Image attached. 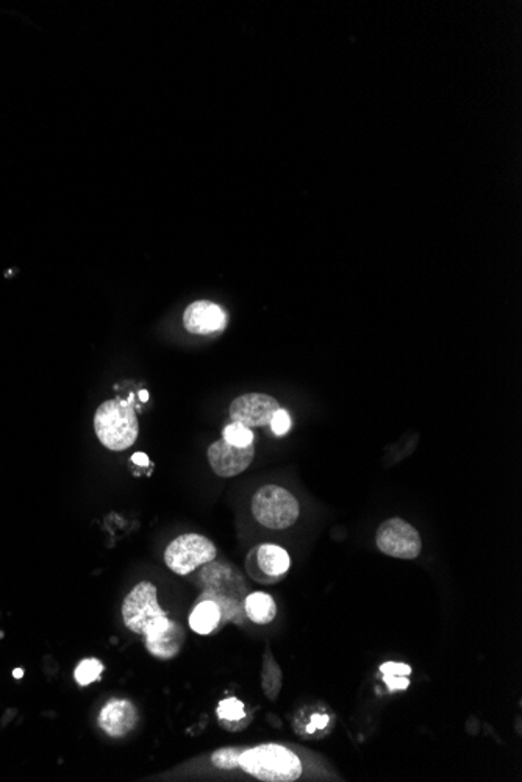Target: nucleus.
I'll use <instances>...</instances> for the list:
<instances>
[{"instance_id":"nucleus-25","label":"nucleus","mask_w":522,"mask_h":782,"mask_svg":"<svg viewBox=\"0 0 522 782\" xmlns=\"http://www.w3.org/2000/svg\"><path fill=\"white\" fill-rule=\"evenodd\" d=\"M140 399H141V401H147V400H149L147 390H141V392H140Z\"/></svg>"},{"instance_id":"nucleus-23","label":"nucleus","mask_w":522,"mask_h":782,"mask_svg":"<svg viewBox=\"0 0 522 782\" xmlns=\"http://www.w3.org/2000/svg\"><path fill=\"white\" fill-rule=\"evenodd\" d=\"M328 723V717L327 715H321V714H316L311 717V725L308 726L310 731L313 729H322V727H326Z\"/></svg>"},{"instance_id":"nucleus-2","label":"nucleus","mask_w":522,"mask_h":782,"mask_svg":"<svg viewBox=\"0 0 522 782\" xmlns=\"http://www.w3.org/2000/svg\"><path fill=\"white\" fill-rule=\"evenodd\" d=\"M94 431L99 442L108 450L130 448L140 435L135 406L122 399L104 401L94 414Z\"/></svg>"},{"instance_id":"nucleus-13","label":"nucleus","mask_w":522,"mask_h":782,"mask_svg":"<svg viewBox=\"0 0 522 782\" xmlns=\"http://www.w3.org/2000/svg\"><path fill=\"white\" fill-rule=\"evenodd\" d=\"M222 620V609L218 601L202 597L194 606L189 616V627L194 633L208 636L219 628Z\"/></svg>"},{"instance_id":"nucleus-17","label":"nucleus","mask_w":522,"mask_h":782,"mask_svg":"<svg viewBox=\"0 0 522 782\" xmlns=\"http://www.w3.org/2000/svg\"><path fill=\"white\" fill-rule=\"evenodd\" d=\"M102 671H104V664L99 659H85L77 665L74 678L79 685H89L91 683L97 681Z\"/></svg>"},{"instance_id":"nucleus-7","label":"nucleus","mask_w":522,"mask_h":782,"mask_svg":"<svg viewBox=\"0 0 522 782\" xmlns=\"http://www.w3.org/2000/svg\"><path fill=\"white\" fill-rule=\"evenodd\" d=\"M291 557L285 549L274 544L254 546L245 557L249 576L261 584H275L290 571Z\"/></svg>"},{"instance_id":"nucleus-12","label":"nucleus","mask_w":522,"mask_h":782,"mask_svg":"<svg viewBox=\"0 0 522 782\" xmlns=\"http://www.w3.org/2000/svg\"><path fill=\"white\" fill-rule=\"evenodd\" d=\"M138 712L127 700H113L106 703L99 715V725L110 737H125L135 729Z\"/></svg>"},{"instance_id":"nucleus-6","label":"nucleus","mask_w":522,"mask_h":782,"mask_svg":"<svg viewBox=\"0 0 522 782\" xmlns=\"http://www.w3.org/2000/svg\"><path fill=\"white\" fill-rule=\"evenodd\" d=\"M375 544L383 555L395 559H416L422 550L418 529L400 517L382 523L375 533Z\"/></svg>"},{"instance_id":"nucleus-24","label":"nucleus","mask_w":522,"mask_h":782,"mask_svg":"<svg viewBox=\"0 0 522 782\" xmlns=\"http://www.w3.org/2000/svg\"><path fill=\"white\" fill-rule=\"evenodd\" d=\"M131 462H133V464L141 466V467H146V466L151 464V461H149L147 455L141 453V451H140V453H135L133 456H131Z\"/></svg>"},{"instance_id":"nucleus-21","label":"nucleus","mask_w":522,"mask_h":782,"mask_svg":"<svg viewBox=\"0 0 522 782\" xmlns=\"http://www.w3.org/2000/svg\"><path fill=\"white\" fill-rule=\"evenodd\" d=\"M380 671L383 675H395V676H408L411 673V667L400 662H385L380 665Z\"/></svg>"},{"instance_id":"nucleus-22","label":"nucleus","mask_w":522,"mask_h":782,"mask_svg":"<svg viewBox=\"0 0 522 782\" xmlns=\"http://www.w3.org/2000/svg\"><path fill=\"white\" fill-rule=\"evenodd\" d=\"M383 681L388 685L389 690H405L410 685V679L407 676H395V675H383Z\"/></svg>"},{"instance_id":"nucleus-15","label":"nucleus","mask_w":522,"mask_h":782,"mask_svg":"<svg viewBox=\"0 0 522 782\" xmlns=\"http://www.w3.org/2000/svg\"><path fill=\"white\" fill-rule=\"evenodd\" d=\"M261 687L265 695L271 701H275L279 698L281 690V670L277 664V660L272 658L271 649L266 648L265 660H263V670H261Z\"/></svg>"},{"instance_id":"nucleus-11","label":"nucleus","mask_w":522,"mask_h":782,"mask_svg":"<svg viewBox=\"0 0 522 782\" xmlns=\"http://www.w3.org/2000/svg\"><path fill=\"white\" fill-rule=\"evenodd\" d=\"M183 325L193 334H213L225 328L227 314L219 305L199 300L185 309Z\"/></svg>"},{"instance_id":"nucleus-8","label":"nucleus","mask_w":522,"mask_h":782,"mask_svg":"<svg viewBox=\"0 0 522 782\" xmlns=\"http://www.w3.org/2000/svg\"><path fill=\"white\" fill-rule=\"evenodd\" d=\"M280 403L274 397L261 392H249L236 397L232 401L229 414L233 422H239L248 428L268 426Z\"/></svg>"},{"instance_id":"nucleus-18","label":"nucleus","mask_w":522,"mask_h":782,"mask_svg":"<svg viewBox=\"0 0 522 782\" xmlns=\"http://www.w3.org/2000/svg\"><path fill=\"white\" fill-rule=\"evenodd\" d=\"M245 748L241 747H227L216 750L212 754V762L216 768L221 770H235L239 768V757Z\"/></svg>"},{"instance_id":"nucleus-19","label":"nucleus","mask_w":522,"mask_h":782,"mask_svg":"<svg viewBox=\"0 0 522 782\" xmlns=\"http://www.w3.org/2000/svg\"><path fill=\"white\" fill-rule=\"evenodd\" d=\"M218 715L221 720L233 721V723H236L238 720H243L245 717L243 701H239L235 696L222 700L218 706Z\"/></svg>"},{"instance_id":"nucleus-9","label":"nucleus","mask_w":522,"mask_h":782,"mask_svg":"<svg viewBox=\"0 0 522 782\" xmlns=\"http://www.w3.org/2000/svg\"><path fill=\"white\" fill-rule=\"evenodd\" d=\"M144 639H146L147 651L153 658L169 660L176 658L183 647L185 629L178 622H174L165 616L144 633Z\"/></svg>"},{"instance_id":"nucleus-5","label":"nucleus","mask_w":522,"mask_h":782,"mask_svg":"<svg viewBox=\"0 0 522 782\" xmlns=\"http://www.w3.org/2000/svg\"><path fill=\"white\" fill-rule=\"evenodd\" d=\"M165 616L166 612L158 603V591L151 581L138 582L122 603V620L131 633L144 636Z\"/></svg>"},{"instance_id":"nucleus-16","label":"nucleus","mask_w":522,"mask_h":782,"mask_svg":"<svg viewBox=\"0 0 522 782\" xmlns=\"http://www.w3.org/2000/svg\"><path fill=\"white\" fill-rule=\"evenodd\" d=\"M222 439H224L225 442H229L230 445H235V447H249V445H254V432H252L250 428L248 426L239 423V422H232L230 425H227L224 430H222Z\"/></svg>"},{"instance_id":"nucleus-3","label":"nucleus","mask_w":522,"mask_h":782,"mask_svg":"<svg viewBox=\"0 0 522 782\" xmlns=\"http://www.w3.org/2000/svg\"><path fill=\"white\" fill-rule=\"evenodd\" d=\"M250 509L255 520L269 529H286L292 526L301 515L297 498L285 487L266 484L252 497Z\"/></svg>"},{"instance_id":"nucleus-14","label":"nucleus","mask_w":522,"mask_h":782,"mask_svg":"<svg viewBox=\"0 0 522 782\" xmlns=\"http://www.w3.org/2000/svg\"><path fill=\"white\" fill-rule=\"evenodd\" d=\"M244 609L250 622L257 624L271 623L277 616V604L271 595L265 592H254L248 595L244 601Z\"/></svg>"},{"instance_id":"nucleus-1","label":"nucleus","mask_w":522,"mask_h":782,"mask_svg":"<svg viewBox=\"0 0 522 782\" xmlns=\"http://www.w3.org/2000/svg\"><path fill=\"white\" fill-rule=\"evenodd\" d=\"M239 768L265 782H292L301 778L304 770L297 754L277 743L244 750L239 757Z\"/></svg>"},{"instance_id":"nucleus-4","label":"nucleus","mask_w":522,"mask_h":782,"mask_svg":"<svg viewBox=\"0 0 522 782\" xmlns=\"http://www.w3.org/2000/svg\"><path fill=\"white\" fill-rule=\"evenodd\" d=\"M216 546L202 534H182L166 546L165 562L176 575L186 576L196 569L214 561Z\"/></svg>"},{"instance_id":"nucleus-20","label":"nucleus","mask_w":522,"mask_h":782,"mask_svg":"<svg viewBox=\"0 0 522 782\" xmlns=\"http://www.w3.org/2000/svg\"><path fill=\"white\" fill-rule=\"evenodd\" d=\"M271 430L275 436H285L291 428V417L283 408H279L271 419Z\"/></svg>"},{"instance_id":"nucleus-10","label":"nucleus","mask_w":522,"mask_h":782,"mask_svg":"<svg viewBox=\"0 0 522 782\" xmlns=\"http://www.w3.org/2000/svg\"><path fill=\"white\" fill-rule=\"evenodd\" d=\"M255 448L254 445L249 447H235L225 442L224 439L213 442L208 448V462L213 472L221 478H232L243 473L254 461Z\"/></svg>"},{"instance_id":"nucleus-26","label":"nucleus","mask_w":522,"mask_h":782,"mask_svg":"<svg viewBox=\"0 0 522 782\" xmlns=\"http://www.w3.org/2000/svg\"><path fill=\"white\" fill-rule=\"evenodd\" d=\"M22 675H24V670H21V669H16V670L13 671V676L17 678V679L22 678Z\"/></svg>"}]
</instances>
